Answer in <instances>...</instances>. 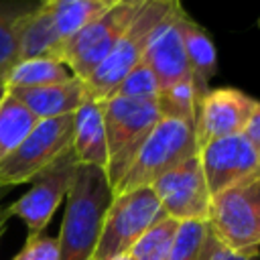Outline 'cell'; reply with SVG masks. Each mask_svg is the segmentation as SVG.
Here are the masks:
<instances>
[{"instance_id": "cell-33", "label": "cell", "mask_w": 260, "mask_h": 260, "mask_svg": "<svg viewBox=\"0 0 260 260\" xmlns=\"http://www.w3.org/2000/svg\"><path fill=\"white\" fill-rule=\"evenodd\" d=\"M258 26H260V18H258Z\"/></svg>"}, {"instance_id": "cell-30", "label": "cell", "mask_w": 260, "mask_h": 260, "mask_svg": "<svg viewBox=\"0 0 260 260\" xmlns=\"http://www.w3.org/2000/svg\"><path fill=\"white\" fill-rule=\"evenodd\" d=\"M110 260H134V256H132L130 252H124V254H118V256H114V258H110Z\"/></svg>"}, {"instance_id": "cell-14", "label": "cell", "mask_w": 260, "mask_h": 260, "mask_svg": "<svg viewBox=\"0 0 260 260\" xmlns=\"http://www.w3.org/2000/svg\"><path fill=\"white\" fill-rule=\"evenodd\" d=\"M14 100H18L37 120H51L75 114L87 98L83 81L73 77L63 83H51L41 87L6 89Z\"/></svg>"}, {"instance_id": "cell-32", "label": "cell", "mask_w": 260, "mask_h": 260, "mask_svg": "<svg viewBox=\"0 0 260 260\" xmlns=\"http://www.w3.org/2000/svg\"><path fill=\"white\" fill-rule=\"evenodd\" d=\"M4 93H6V87H4V85H0V100L4 98Z\"/></svg>"}, {"instance_id": "cell-9", "label": "cell", "mask_w": 260, "mask_h": 260, "mask_svg": "<svg viewBox=\"0 0 260 260\" xmlns=\"http://www.w3.org/2000/svg\"><path fill=\"white\" fill-rule=\"evenodd\" d=\"M77 167L79 160L73 148H69L30 181V189L24 195L8 205L10 217H20L28 228V236L45 234V228L49 225L53 213L69 193Z\"/></svg>"}, {"instance_id": "cell-17", "label": "cell", "mask_w": 260, "mask_h": 260, "mask_svg": "<svg viewBox=\"0 0 260 260\" xmlns=\"http://www.w3.org/2000/svg\"><path fill=\"white\" fill-rule=\"evenodd\" d=\"M181 35L189 73L197 83L209 85V79L217 73V51L211 37L187 12L181 18Z\"/></svg>"}, {"instance_id": "cell-29", "label": "cell", "mask_w": 260, "mask_h": 260, "mask_svg": "<svg viewBox=\"0 0 260 260\" xmlns=\"http://www.w3.org/2000/svg\"><path fill=\"white\" fill-rule=\"evenodd\" d=\"M8 219H10V213H8V205H6V207L0 209V240H2V236L6 232V221Z\"/></svg>"}, {"instance_id": "cell-23", "label": "cell", "mask_w": 260, "mask_h": 260, "mask_svg": "<svg viewBox=\"0 0 260 260\" xmlns=\"http://www.w3.org/2000/svg\"><path fill=\"white\" fill-rule=\"evenodd\" d=\"M207 221H179L169 260H201Z\"/></svg>"}, {"instance_id": "cell-27", "label": "cell", "mask_w": 260, "mask_h": 260, "mask_svg": "<svg viewBox=\"0 0 260 260\" xmlns=\"http://www.w3.org/2000/svg\"><path fill=\"white\" fill-rule=\"evenodd\" d=\"M201 260H260V252H256V254H234L211 234V230L207 225Z\"/></svg>"}, {"instance_id": "cell-8", "label": "cell", "mask_w": 260, "mask_h": 260, "mask_svg": "<svg viewBox=\"0 0 260 260\" xmlns=\"http://www.w3.org/2000/svg\"><path fill=\"white\" fill-rule=\"evenodd\" d=\"M73 142V114L39 120L20 146L0 162V187L30 183L41 171L53 165Z\"/></svg>"}, {"instance_id": "cell-28", "label": "cell", "mask_w": 260, "mask_h": 260, "mask_svg": "<svg viewBox=\"0 0 260 260\" xmlns=\"http://www.w3.org/2000/svg\"><path fill=\"white\" fill-rule=\"evenodd\" d=\"M244 138L252 144V148L258 152V156H260V106L254 110V114L250 116V120H248V124H246V128H244Z\"/></svg>"}, {"instance_id": "cell-22", "label": "cell", "mask_w": 260, "mask_h": 260, "mask_svg": "<svg viewBox=\"0 0 260 260\" xmlns=\"http://www.w3.org/2000/svg\"><path fill=\"white\" fill-rule=\"evenodd\" d=\"M177 225L179 221L171 217H162L152 228H148L130 248V254L134 256V260H169Z\"/></svg>"}, {"instance_id": "cell-4", "label": "cell", "mask_w": 260, "mask_h": 260, "mask_svg": "<svg viewBox=\"0 0 260 260\" xmlns=\"http://www.w3.org/2000/svg\"><path fill=\"white\" fill-rule=\"evenodd\" d=\"M195 154H199L195 126L185 120L160 116L140 146L128 173L114 189V195L140 187H152L162 175L177 169Z\"/></svg>"}, {"instance_id": "cell-24", "label": "cell", "mask_w": 260, "mask_h": 260, "mask_svg": "<svg viewBox=\"0 0 260 260\" xmlns=\"http://www.w3.org/2000/svg\"><path fill=\"white\" fill-rule=\"evenodd\" d=\"M20 12L0 10V85H4L10 71L20 61V49L16 37V18Z\"/></svg>"}, {"instance_id": "cell-10", "label": "cell", "mask_w": 260, "mask_h": 260, "mask_svg": "<svg viewBox=\"0 0 260 260\" xmlns=\"http://www.w3.org/2000/svg\"><path fill=\"white\" fill-rule=\"evenodd\" d=\"M150 189L167 217L175 221H207L211 195L201 171L199 154L162 175Z\"/></svg>"}, {"instance_id": "cell-26", "label": "cell", "mask_w": 260, "mask_h": 260, "mask_svg": "<svg viewBox=\"0 0 260 260\" xmlns=\"http://www.w3.org/2000/svg\"><path fill=\"white\" fill-rule=\"evenodd\" d=\"M12 260H59V242L53 236H26L24 246Z\"/></svg>"}, {"instance_id": "cell-12", "label": "cell", "mask_w": 260, "mask_h": 260, "mask_svg": "<svg viewBox=\"0 0 260 260\" xmlns=\"http://www.w3.org/2000/svg\"><path fill=\"white\" fill-rule=\"evenodd\" d=\"M199 162L211 197L260 177V156L244 134L209 142L199 150Z\"/></svg>"}, {"instance_id": "cell-25", "label": "cell", "mask_w": 260, "mask_h": 260, "mask_svg": "<svg viewBox=\"0 0 260 260\" xmlns=\"http://www.w3.org/2000/svg\"><path fill=\"white\" fill-rule=\"evenodd\" d=\"M158 83L150 69L140 61L114 89L110 98H126V100H156Z\"/></svg>"}, {"instance_id": "cell-13", "label": "cell", "mask_w": 260, "mask_h": 260, "mask_svg": "<svg viewBox=\"0 0 260 260\" xmlns=\"http://www.w3.org/2000/svg\"><path fill=\"white\" fill-rule=\"evenodd\" d=\"M185 14V8L175 2L171 12L167 14L165 22L154 32L152 41L148 43L142 63L150 69L158 83V91L185 75H189L185 47H183V35H181V18Z\"/></svg>"}, {"instance_id": "cell-2", "label": "cell", "mask_w": 260, "mask_h": 260, "mask_svg": "<svg viewBox=\"0 0 260 260\" xmlns=\"http://www.w3.org/2000/svg\"><path fill=\"white\" fill-rule=\"evenodd\" d=\"M175 6V0H144L142 8L118 39L110 55L95 67V71L83 79V87L89 100H108L120 81L142 61L148 43L158 26Z\"/></svg>"}, {"instance_id": "cell-11", "label": "cell", "mask_w": 260, "mask_h": 260, "mask_svg": "<svg viewBox=\"0 0 260 260\" xmlns=\"http://www.w3.org/2000/svg\"><path fill=\"white\" fill-rule=\"evenodd\" d=\"M260 106L252 95L234 89V87H217L209 89L199 102L195 116V140L201 150L209 142L242 134L250 116Z\"/></svg>"}, {"instance_id": "cell-31", "label": "cell", "mask_w": 260, "mask_h": 260, "mask_svg": "<svg viewBox=\"0 0 260 260\" xmlns=\"http://www.w3.org/2000/svg\"><path fill=\"white\" fill-rule=\"evenodd\" d=\"M4 193H6V187H0V203H2V199H4ZM0 209H2V205H0Z\"/></svg>"}, {"instance_id": "cell-3", "label": "cell", "mask_w": 260, "mask_h": 260, "mask_svg": "<svg viewBox=\"0 0 260 260\" xmlns=\"http://www.w3.org/2000/svg\"><path fill=\"white\" fill-rule=\"evenodd\" d=\"M102 106L108 142L106 177L114 191L134 162L146 136L160 120V112L156 100L108 98L102 100Z\"/></svg>"}, {"instance_id": "cell-18", "label": "cell", "mask_w": 260, "mask_h": 260, "mask_svg": "<svg viewBox=\"0 0 260 260\" xmlns=\"http://www.w3.org/2000/svg\"><path fill=\"white\" fill-rule=\"evenodd\" d=\"M47 4L63 47L81 28H85L89 22L100 18L114 4V0H47Z\"/></svg>"}, {"instance_id": "cell-6", "label": "cell", "mask_w": 260, "mask_h": 260, "mask_svg": "<svg viewBox=\"0 0 260 260\" xmlns=\"http://www.w3.org/2000/svg\"><path fill=\"white\" fill-rule=\"evenodd\" d=\"M144 0H114V4L75 37H71L59 51L57 59L77 79H87L95 67L110 55L118 39L130 26Z\"/></svg>"}, {"instance_id": "cell-20", "label": "cell", "mask_w": 260, "mask_h": 260, "mask_svg": "<svg viewBox=\"0 0 260 260\" xmlns=\"http://www.w3.org/2000/svg\"><path fill=\"white\" fill-rule=\"evenodd\" d=\"M73 79V73L55 57H37L24 59L14 65L10 75L4 81L6 89H24V87H41L51 83H63Z\"/></svg>"}, {"instance_id": "cell-16", "label": "cell", "mask_w": 260, "mask_h": 260, "mask_svg": "<svg viewBox=\"0 0 260 260\" xmlns=\"http://www.w3.org/2000/svg\"><path fill=\"white\" fill-rule=\"evenodd\" d=\"M16 37L20 49V61L37 57H55L61 49L59 35L53 24V16L47 2L24 8L16 18Z\"/></svg>"}, {"instance_id": "cell-19", "label": "cell", "mask_w": 260, "mask_h": 260, "mask_svg": "<svg viewBox=\"0 0 260 260\" xmlns=\"http://www.w3.org/2000/svg\"><path fill=\"white\" fill-rule=\"evenodd\" d=\"M209 91V85H201L193 79V75H185L183 79L162 87L156 95V106L162 118H177L191 122L195 126V116L199 102Z\"/></svg>"}, {"instance_id": "cell-15", "label": "cell", "mask_w": 260, "mask_h": 260, "mask_svg": "<svg viewBox=\"0 0 260 260\" xmlns=\"http://www.w3.org/2000/svg\"><path fill=\"white\" fill-rule=\"evenodd\" d=\"M71 148L79 165H93L106 171L108 142L104 126V106L100 100H85L73 114V142Z\"/></svg>"}, {"instance_id": "cell-1", "label": "cell", "mask_w": 260, "mask_h": 260, "mask_svg": "<svg viewBox=\"0 0 260 260\" xmlns=\"http://www.w3.org/2000/svg\"><path fill=\"white\" fill-rule=\"evenodd\" d=\"M114 191L106 171L93 165H79L67 193L59 242V260H91Z\"/></svg>"}, {"instance_id": "cell-7", "label": "cell", "mask_w": 260, "mask_h": 260, "mask_svg": "<svg viewBox=\"0 0 260 260\" xmlns=\"http://www.w3.org/2000/svg\"><path fill=\"white\" fill-rule=\"evenodd\" d=\"M162 217L167 215L150 187L114 195L91 260H110L130 252L136 240Z\"/></svg>"}, {"instance_id": "cell-5", "label": "cell", "mask_w": 260, "mask_h": 260, "mask_svg": "<svg viewBox=\"0 0 260 260\" xmlns=\"http://www.w3.org/2000/svg\"><path fill=\"white\" fill-rule=\"evenodd\" d=\"M207 225L230 252H260V177L213 195Z\"/></svg>"}, {"instance_id": "cell-21", "label": "cell", "mask_w": 260, "mask_h": 260, "mask_svg": "<svg viewBox=\"0 0 260 260\" xmlns=\"http://www.w3.org/2000/svg\"><path fill=\"white\" fill-rule=\"evenodd\" d=\"M39 120L8 91L0 100V162L12 154Z\"/></svg>"}]
</instances>
